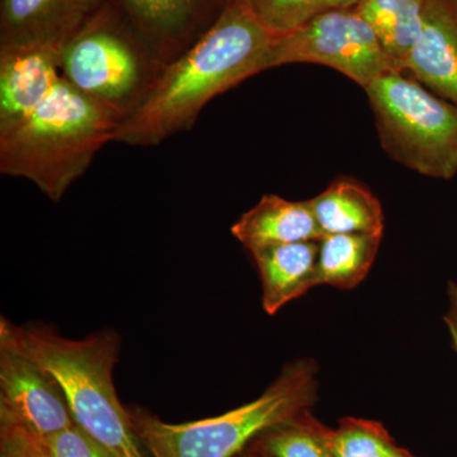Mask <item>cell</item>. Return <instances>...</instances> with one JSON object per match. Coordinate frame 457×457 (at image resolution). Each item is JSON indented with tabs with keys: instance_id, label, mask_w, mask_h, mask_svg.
<instances>
[{
	"instance_id": "obj_1",
	"label": "cell",
	"mask_w": 457,
	"mask_h": 457,
	"mask_svg": "<svg viewBox=\"0 0 457 457\" xmlns=\"http://www.w3.org/2000/svg\"><path fill=\"white\" fill-rule=\"evenodd\" d=\"M278 38L237 0H230L200 40L165 64L143 104L120 122L114 143L156 146L191 130L213 98L270 71Z\"/></svg>"
},
{
	"instance_id": "obj_2",
	"label": "cell",
	"mask_w": 457,
	"mask_h": 457,
	"mask_svg": "<svg viewBox=\"0 0 457 457\" xmlns=\"http://www.w3.org/2000/svg\"><path fill=\"white\" fill-rule=\"evenodd\" d=\"M120 345L112 329L71 339L45 324L16 326L8 319L0 320V348L26 357L46 372L62 389L80 428L113 457H145L130 411L114 389Z\"/></svg>"
},
{
	"instance_id": "obj_3",
	"label": "cell",
	"mask_w": 457,
	"mask_h": 457,
	"mask_svg": "<svg viewBox=\"0 0 457 457\" xmlns=\"http://www.w3.org/2000/svg\"><path fill=\"white\" fill-rule=\"evenodd\" d=\"M120 122L62 75L37 106L0 128V173L29 180L57 204L114 141Z\"/></svg>"
},
{
	"instance_id": "obj_4",
	"label": "cell",
	"mask_w": 457,
	"mask_h": 457,
	"mask_svg": "<svg viewBox=\"0 0 457 457\" xmlns=\"http://www.w3.org/2000/svg\"><path fill=\"white\" fill-rule=\"evenodd\" d=\"M317 399V366L300 360L285 366L253 402L195 422H163L145 411H130L132 425L152 457H237L246 445L309 411Z\"/></svg>"
},
{
	"instance_id": "obj_5",
	"label": "cell",
	"mask_w": 457,
	"mask_h": 457,
	"mask_svg": "<svg viewBox=\"0 0 457 457\" xmlns=\"http://www.w3.org/2000/svg\"><path fill=\"white\" fill-rule=\"evenodd\" d=\"M164 66L111 0L60 53L64 79L120 121L143 104Z\"/></svg>"
},
{
	"instance_id": "obj_6",
	"label": "cell",
	"mask_w": 457,
	"mask_h": 457,
	"mask_svg": "<svg viewBox=\"0 0 457 457\" xmlns=\"http://www.w3.org/2000/svg\"><path fill=\"white\" fill-rule=\"evenodd\" d=\"M381 145L409 170L450 179L457 174V107L423 84L389 71L365 89Z\"/></svg>"
},
{
	"instance_id": "obj_7",
	"label": "cell",
	"mask_w": 457,
	"mask_h": 457,
	"mask_svg": "<svg viewBox=\"0 0 457 457\" xmlns=\"http://www.w3.org/2000/svg\"><path fill=\"white\" fill-rule=\"evenodd\" d=\"M287 64L328 66L363 89L381 75L396 71L374 29L354 8L328 9L278 37L269 69Z\"/></svg>"
},
{
	"instance_id": "obj_8",
	"label": "cell",
	"mask_w": 457,
	"mask_h": 457,
	"mask_svg": "<svg viewBox=\"0 0 457 457\" xmlns=\"http://www.w3.org/2000/svg\"><path fill=\"white\" fill-rule=\"evenodd\" d=\"M137 36L168 64L212 29L230 0H111Z\"/></svg>"
},
{
	"instance_id": "obj_9",
	"label": "cell",
	"mask_w": 457,
	"mask_h": 457,
	"mask_svg": "<svg viewBox=\"0 0 457 457\" xmlns=\"http://www.w3.org/2000/svg\"><path fill=\"white\" fill-rule=\"evenodd\" d=\"M0 416L49 436L75 425L64 394L26 357L0 348Z\"/></svg>"
},
{
	"instance_id": "obj_10",
	"label": "cell",
	"mask_w": 457,
	"mask_h": 457,
	"mask_svg": "<svg viewBox=\"0 0 457 457\" xmlns=\"http://www.w3.org/2000/svg\"><path fill=\"white\" fill-rule=\"evenodd\" d=\"M108 0H0V50L60 51Z\"/></svg>"
},
{
	"instance_id": "obj_11",
	"label": "cell",
	"mask_w": 457,
	"mask_h": 457,
	"mask_svg": "<svg viewBox=\"0 0 457 457\" xmlns=\"http://www.w3.org/2000/svg\"><path fill=\"white\" fill-rule=\"evenodd\" d=\"M404 71L457 107V0H428Z\"/></svg>"
},
{
	"instance_id": "obj_12",
	"label": "cell",
	"mask_w": 457,
	"mask_h": 457,
	"mask_svg": "<svg viewBox=\"0 0 457 457\" xmlns=\"http://www.w3.org/2000/svg\"><path fill=\"white\" fill-rule=\"evenodd\" d=\"M60 51L0 50V128L22 119L59 83Z\"/></svg>"
},
{
	"instance_id": "obj_13",
	"label": "cell",
	"mask_w": 457,
	"mask_h": 457,
	"mask_svg": "<svg viewBox=\"0 0 457 457\" xmlns=\"http://www.w3.org/2000/svg\"><path fill=\"white\" fill-rule=\"evenodd\" d=\"M231 234L251 253L269 246L323 237L309 201L286 200L278 195H264L237 219Z\"/></svg>"
},
{
	"instance_id": "obj_14",
	"label": "cell",
	"mask_w": 457,
	"mask_h": 457,
	"mask_svg": "<svg viewBox=\"0 0 457 457\" xmlns=\"http://www.w3.org/2000/svg\"><path fill=\"white\" fill-rule=\"evenodd\" d=\"M262 285V306L275 315L318 286L319 240L288 243L253 253Z\"/></svg>"
},
{
	"instance_id": "obj_15",
	"label": "cell",
	"mask_w": 457,
	"mask_h": 457,
	"mask_svg": "<svg viewBox=\"0 0 457 457\" xmlns=\"http://www.w3.org/2000/svg\"><path fill=\"white\" fill-rule=\"evenodd\" d=\"M321 234H384V212L378 198L359 180H333L308 200Z\"/></svg>"
},
{
	"instance_id": "obj_16",
	"label": "cell",
	"mask_w": 457,
	"mask_h": 457,
	"mask_svg": "<svg viewBox=\"0 0 457 457\" xmlns=\"http://www.w3.org/2000/svg\"><path fill=\"white\" fill-rule=\"evenodd\" d=\"M428 0H361L357 12L368 21L392 60L404 73L405 62L422 32Z\"/></svg>"
},
{
	"instance_id": "obj_17",
	"label": "cell",
	"mask_w": 457,
	"mask_h": 457,
	"mask_svg": "<svg viewBox=\"0 0 457 457\" xmlns=\"http://www.w3.org/2000/svg\"><path fill=\"white\" fill-rule=\"evenodd\" d=\"M383 234H329L319 240L318 286L352 290L369 275Z\"/></svg>"
},
{
	"instance_id": "obj_18",
	"label": "cell",
	"mask_w": 457,
	"mask_h": 457,
	"mask_svg": "<svg viewBox=\"0 0 457 457\" xmlns=\"http://www.w3.org/2000/svg\"><path fill=\"white\" fill-rule=\"evenodd\" d=\"M330 433L332 429L305 411L264 433L260 450L269 457H336Z\"/></svg>"
},
{
	"instance_id": "obj_19",
	"label": "cell",
	"mask_w": 457,
	"mask_h": 457,
	"mask_svg": "<svg viewBox=\"0 0 457 457\" xmlns=\"http://www.w3.org/2000/svg\"><path fill=\"white\" fill-rule=\"evenodd\" d=\"M336 457H416L398 446L381 423L343 418L330 433Z\"/></svg>"
},
{
	"instance_id": "obj_20",
	"label": "cell",
	"mask_w": 457,
	"mask_h": 457,
	"mask_svg": "<svg viewBox=\"0 0 457 457\" xmlns=\"http://www.w3.org/2000/svg\"><path fill=\"white\" fill-rule=\"evenodd\" d=\"M275 36L288 35L328 9L337 8L335 0H237Z\"/></svg>"
},
{
	"instance_id": "obj_21",
	"label": "cell",
	"mask_w": 457,
	"mask_h": 457,
	"mask_svg": "<svg viewBox=\"0 0 457 457\" xmlns=\"http://www.w3.org/2000/svg\"><path fill=\"white\" fill-rule=\"evenodd\" d=\"M38 438L50 457H113L104 445L77 423L53 435L38 436Z\"/></svg>"
},
{
	"instance_id": "obj_22",
	"label": "cell",
	"mask_w": 457,
	"mask_h": 457,
	"mask_svg": "<svg viewBox=\"0 0 457 457\" xmlns=\"http://www.w3.org/2000/svg\"><path fill=\"white\" fill-rule=\"evenodd\" d=\"M0 457H50L38 436L22 423L0 416Z\"/></svg>"
},
{
	"instance_id": "obj_23",
	"label": "cell",
	"mask_w": 457,
	"mask_h": 457,
	"mask_svg": "<svg viewBox=\"0 0 457 457\" xmlns=\"http://www.w3.org/2000/svg\"><path fill=\"white\" fill-rule=\"evenodd\" d=\"M445 320H446L447 327H449L453 348L457 352V284L450 286V311L447 312Z\"/></svg>"
},
{
	"instance_id": "obj_24",
	"label": "cell",
	"mask_w": 457,
	"mask_h": 457,
	"mask_svg": "<svg viewBox=\"0 0 457 457\" xmlns=\"http://www.w3.org/2000/svg\"><path fill=\"white\" fill-rule=\"evenodd\" d=\"M360 2L361 0H335L337 8H353Z\"/></svg>"
},
{
	"instance_id": "obj_25",
	"label": "cell",
	"mask_w": 457,
	"mask_h": 457,
	"mask_svg": "<svg viewBox=\"0 0 457 457\" xmlns=\"http://www.w3.org/2000/svg\"><path fill=\"white\" fill-rule=\"evenodd\" d=\"M237 457H269L266 453H262L261 450L248 451V453H243V455Z\"/></svg>"
}]
</instances>
